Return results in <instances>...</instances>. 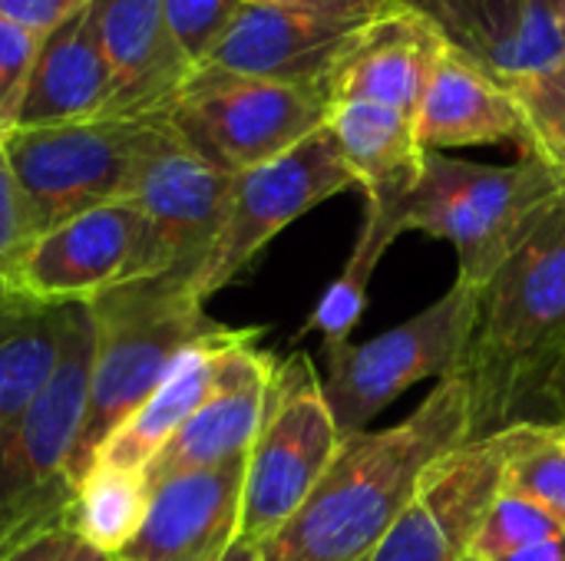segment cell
Instances as JSON below:
<instances>
[{
    "label": "cell",
    "instance_id": "cell-27",
    "mask_svg": "<svg viewBox=\"0 0 565 561\" xmlns=\"http://www.w3.org/2000/svg\"><path fill=\"white\" fill-rule=\"evenodd\" d=\"M565 60V0H526L516 33L480 66L500 83L516 86Z\"/></svg>",
    "mask_w": 565,
    "mask_h": 561
},
{
    "label": "cell",
    "instance_id": "cell-13",
    "mask_svg": "<svg viewBox=\"0 0 565 561\" xmlns=\"http://www.w3.org/2000/svg\"><path fill=\"white\" fill-rule=\"evenodd\" d=\"M507 430L437 460L371 561H463L503 483Z\"/></svg>",
    "mask_w": 565,
    "mask_h": 561
},
{
    "label": "cell",
    "instance_id": "cell-39",
    "mask_svg": "<svg viewBox=\"0 0 565 561\" xmlns=\"http://www.w3.org/2000/svg\"><path fill=\"white\" fill-rule=\"evenodd\" d=\"M60 561H113V559H109V555H103V552H96V549H89L86 542H79V539L73 536L70 549L63 552V559Z\"/></svg>",
    "mask_w": 565,
    "mask_h": 561
},
{
    "label": "cell",
    "instance_id": "cell-42",
    "mask_svg": "<svg viewBox=\"0 0 565 561\" xmlns=\"http://www.w3.org/2000/svg\"><path fill=\"white\" fill-rule=\"evenodd\" d=\"M13 291H17V288H13L10 281H3V278H0V301H3L7 294H13Z\"/></svg>",
    "mask_w": 565,
    "mask_h": 561
},
{
    "label": "cell",
    "instance_id": "cell-11",
    "mask_svg": "<svg viewBox=\"0 0 565 561\" xmlns=\"http://www.w3.org/2000/svg\"><path fill=\"white\" fill-rule=\"evenodd\" d=\"M354 185L328 122L278 159L235 175L222 235L192 281L195 294L205 301L222 291L281 228Z\"/></svg>",
    "mask_w": 565,
    "mask_h": 561
},
{
    "label": "cell",
    "instance_id": "cell-7",
    "mask_svg": "<svg viewBox=\"0 0 565 561\" xmlns=\"http://www.w3.org/2000/svg\"><path fill=\"white\" fill-rule=\"evenodd\" d=\"M162 116L89 119L13 129L0 139L36 231H50L89 208L126 202Z\"/></svg>",
    "mask_w": 565,
    "mask_h": 561
},
{
    "label": "cell",
    "instance_id": "cell-25",
    "mask_svg": "<svg viewBox=\"0 0 565 561\" xmlns=\"http://www.w3.org/2000/svg\"><path fill=\"white\" fill-rule=\"evenodd\" d=\"M500 489L530 499L565 529V423L520 420L507 427Z\"/></svg>",
    "mask_w": 565,
    "mask_h": 561
},
{
    "label": "cell",
    "instance_id": "cell-1",
    "mask_svg": "<svg viewBox=\"0 0 565 561\" xmlns=\"http://www.w3.org/2000/svg\"><path fill=\"white\" fill-rule=\"evenodd\" d=\"M470 440V387L447 377L397 427L344 436L305 506L262 546V561H371L424 473Z\"/></svg>",
    "mask_w": 565,
    "mask_h": 561
},
{
    "label": "cell",
    "instance_id": "cell-2",
    "mask_svg": "<svg viewBox=\"0 0 565 561\" xmlns=\"http://www.w3.org/2000/svg\"><path fill=\"white\" fill-rule=\"evenodd\" d=\"M563 360L565 188L480 294L477 331L454 374L470 387L473 440L520 423Z\"/></svg>",
    "mask_w": 565,
    "mask_h": 561
},
{
    "label": "cell",
    "instance_id": "cell-3",
    "mask_svg": "<svg viewBox=\"0 0 565 561\" xmlns=\"http://www.w3.org/2000/svg\"><path fill=\"white\" fill-rule=\"evenodd\" d=\"M93 311V380L89 407L76 440L70 489L93 466L109 433L166 380L175 360L228 327L205 314L189 278L149 274L122 281L89 301Z\"/></svg>",
    "mask_w": 565,
    "mask_h": 561
},
{
    "label": "cell",
    "instance_id": "cell-22",
    "mask_svg": "<svg viewBox=\"0 0 565 561\" xmlns=\"http://www.w3.org/2000/svg\"><path fill=\"white\" fill-rule=\"evenodd\" d=\"M328 129L341 145L358 188H364V208L381 212L394 225L397 205L424 172V145L414 116L377 103H338L328 112Z\"/></svg>",
    "mask_w": 565,
    "mask_h": 561
},
{
    "label": "cell",
    "instance_id": "cell-34",
    "mask_svg": "<svg viewBox=\"0 0 565 561\" xmlns=\"http://www.w3.org/2000/svg\"><path fill=\"white\" fill-rule=\"evenodd\" d=\"M89 3L93 0H0V17L43 36L66 17L86 10Z\"/></svg>",
    "mask_w": 565,
    "mask_h": 561
},
{
    "label": "cell",
    "instance_id": "cell-30",
    "mask_svg": "<svg viewBox=\"0 0 565 561\" xmlns=\"http://www.w3.org/2000/svg\"><path fill=\"white\" fill-rule=\"evenodd\" d=\"M510 93L526 116L533 152L559 169L565 149V60L533 79L510 86Z\"/></svg>",
    "mask_w": 565,
    "mask_h": 561
},
{
    "label": "cell",
    "instance_id": "cell-21",
    "mask_svg": "<svg viewBox=\"0 0 565 561\" xmlns=\"http://www.w3.org/2000/svg\"><path fill=\"white\" fill-rule=\"evenodd\" d=\"M242 334L245 331H225L222 337L189 347L175 360V367L166 374V380L109 433V440L99 446L93 463L113 466V470H129V473H146V466L159 456V450L215 393V387L222 380L225 350Z\"/></svg>",
    "mask_w": 565,
    "mask_h": 561
},
{
    "label": "cell",
    "instance_id": "cell-31",
    "mask_svg": "<svg viewBox=\"0 0 565 561\" xmlns=\"http://www.w3.org/2000/svg\"><path fill=\"white\" fill-rule=\"evenodd\" d=\"M162 7L175 40L199 69L205 56L215 50V43L225 36L245 0H162Z\"/></svg>",
    "mask_w": 565,
    "mask_h": 561
},
{
    "label": "cell",
    "instance_id": "cell-37",
    "mask_svg": "<svg viewBox=\"0 0 565 561\" xmlns=\"http://www.w3.org/2000/svg\"><path fill=\"white\" fill-rule=\"evenodd\" d=\"M493 561H565V532L563 536H553V539H543L536 546H526L520 552L500 555V559Z\"/></svg>",
    "mask_w": 565,
    "mask_h": 561
},
{
    "label": "cell",
    "instance_id": "cell-16",
    "mask_svg": "<svg viewBox=\"0 0 565 561\" xmlns=\"http://www.w3.org/2000/svg\"><path fill=\"white\" fill-rule=\"evenodd\" d=\"M258 331H245L222 364V380L215 393L189 417V423L159 450L146 466V483L156 486L179 473L215 470L232 460H245L268 403V387L275 374V357L255 347Z\"/></svg>",
    "mask_w": 565,
    "mask_h": 561
},
{
    "label": "cell",
    "instance_id": "cell-4",
    "mask_svg": "<svg viewBox=\"0 0 565 561\" xmlns=\"http://www.w3.org/2000/svg\"><path fill=\"white\" fill-rule=\"evenodd\" d=\"M563 172L536 152L513 165H480L424 152V172L397 205V231H427L457 248V278L487 288L563 195Z\"/></svg>",
    "mask_w": 565,
    "mask_h": 561
},
{
    "label": "cell",
    "instance_id": "cell-23",
    "mask_svg": "<svg viewBox=\"0 0 565 561\" xmlns=\"http://www.w3.org/2000/svg\"><path fill=\"white\" fill-rule=\"evenodd\" d=\"M60 341L63 304H43L23 291L0 301V433L50 380Z\"/></svg>",
    "mask_w": 565,
    "mask_h": 561
},
{
    "label": "cell",
    "instance_id": "cell-29",
    "mask_svg": "<svg viewBox=\"0 0 565 561\" xmlns=\"http://www.w3.org/2000/svg\"><path fill=\"white\" fill-rule=\"evenodd\" d=\"M565 529L550 516L543 513L540 506H533L530 499L523 496H513V493H497V499L490 503L483 522H480V532L473 539V555L493 561L500 555H510V552H520L526 546H536L543 539H553V536H563Z\"/></svg>",
    "mask_w": 565,
    "mask_h": 561
},
{
    "label": "cell",
    "instance_id": "cell-45",
    "mask_svg": "<svg viewBox=\"0 0 565 561\" xmlns=\"http://www.w3.org/2000/svg\"><path fill=\"white\" fill-rule=\"evenodd\" d=\"M113 561H116V559H113Z\"/></svg>",
    "mask_w": 565,
    "mask_h": 561
},
{
    "label": "cell",
    "instance_id": "cell-33",
    "mask_svg": "<svg viewBox=\"0 0 565 561\" xmlns=\"http://www.w3.org/2000/svg\"><path fill=\"white\" fill-rule=\"evenodd\" d=\"M36 238H40L36 222L0 145V278L10 281L13 288H17V271Z\"/></svg>",
    "mask_w": 565,
    "mask_h": 561
},
{
    "label": "cell",
    "instance_id": "cell-41",
    "mask_svg": "<svg viewBox=\"0 0 565 561\" xmlns=\"http://www.w3.org/2000/svg\"><path fill=\"white\" fill-rule=\"evenodd\" d=\"M248 3H331V0H248Z\"/></svg>",
    "mask_w": 565,
    "mask_h": 561
},
{
    "label": "cell",
    "instance_id": "cell-18",
    "mask_svg": "<svg viewBox=\"0 0 565 561\" xmlns=\"http://www.w3.org/2000/svg\"><path fill=\"white\" fill-rule=\"evenodd\" d=\"M447 43L450 40L411 7L384 13L367 23L324 73L321 86L328 103H377L414 116Z\"/></svg>",
    "mask_w": 565,
    "mask_h": 561
},
{
    "label": "cell",
    "instance_id": "cell-12",
    "mask_svg": "<svg viewBox=\"0 0 565 561\" xmlns=\"http://www.w3.org/2000/svg\"><path fill=\"white\" fill-rule=\"evenodd\" d=\"M404 7L401 0H331V3H248L205 56V69L318 83L341 50L377 17Z\"/></svg>",
    "mask_w": 565,
    "mask_h": 561
},
{
    "label": "cell",
    "instance_id": "cell-17",
    "mask_svg": "<svg viewBox=\"0 0 565 561\" xmlns=\"http://www.w3.org/2000/svg\"><path fill=\"white\" fill-rule=\"evenodd\" d=\"M89 20L113 73L106 116H162L195 73L166 20L162 0H93Z\"/></svg>",
    "mask_w": 565,
    "mask_h": 561
},
{
    "label": "cell",
    "instance_id": "cell-32",
    "mask_svg": "<svg viewBox=\"0 0 565 561\" xmlns=\"http://www.w3.org/2000/svg\"><path fill=\"white\" fill-rule=\"evenodd\" d=\"M40 33L0 17V139L17 129V112L36 60Z\"/></svg>",
    "mask_w": 565,
    "mask_h": 561
},
{
    "label": "cell",
    "instance_id": "cell-5",
    "mask_svg": "<svg viewBox=\"0 0 565 561\" xmlns=\"http://www.w3.org/2000/svg\"><path fill=\"white\" fill-rule=\"evenodd\" d=\"M318 83H275L199 66L166 109L175 136L225 175H242L295 149L328 122Z\"/></svg>",
    "mask_w": 565,
    "mask_h": 561
},
{
    "label": "cell",
    "instance_id": "cell-26",
    "mask_svg": "<svg viewBox=\"0 0 565 561\" xmlns=\"http://www.w3.org/2000/svg\"><path fill=\"white\" fill-rule=\"evenodd\" d=\"M397 238L401 235L391 228V222L384 215L364 208V225H361V235L354 241V251H351L341 278L318 301L305 334L318 331L324 337V347L344 344L351 337V331L358 327V321H361V314L367 308V288H371V278H374V268L381 265L384 251Z\"/></svg>",
    "mask_w": 565,
    "mask_h": 561
},
{
    "label": "cell",
    "instance_id": "cell-19",
    "mask_svg": "<svg viewBox=\"0 0 565 561\" xmlns=\"http://www.w3.org/2000/svg\"><path fill=\"white\" fill-rule=\"evenodd\" d=\"M414 122L424 152L497 142H516L520 155L533 152V136L513 93L454 43H447L434 69Z\"/></svg>",
    "mask_w": 565,
    "mask_h": 561
},
{
    "label": "cell",
    "instance_id": "cell-28",
    "mask_svg": "<svg viewBox=\"0 0 565 561\" xmlns=\"http://www.w3.org/2000/svg\"><path fill=\"white\" fill-rule=\"evenodd\" d=\"M414 13L427 17L457 50L483 63L503 46L520 20L526 0H401Z\"/></svg>",
    "mask_w": 565,
    "mask_h": 561
},
{
    "label": "cell",
    "instance_id": "cell-6",
    "mask_svg": "<svg viewBox=\"0 0 565 561\" xmlns=\"http://www.w3.org/2000/svg\"><path fill=\"white\" fill-rule=\"evenodd\" d=\"M480 294V288L457 278L440 301L381 337L328 347V380H321V387L341 440L364 433V427L414 384L430 377L440 384L460 370L477 331Z\"/></svg>",
    "mask_w": 565,
    "mask_h": 561
},
{
    "label": "cell",
    "instance_id": "cell-20",
    "mask_svg": "<svg viewBox=\"0 0 565 561\" xmlns=\"http://www.w3.org/2000/svg\"><path fill=\"white\" fill-rule=\"evenodd\" d=\"M109 99L113 73L86 7L40 36L17 129L103 119L109 112Z\"/></svg>",
    "mask_w": 565,
    "mask_h": 561
},
{
    "label": "cell",
    "instance_id": "cell-36",
    "mask_svg": "<svg viewBox=\"0 0 565 561\" xmlns=\"http://www.w3.org/2000/svg\"><path fill=\"white\" fill-rule=\"evenodd\" d=\"M70 542H73V532L66 529V522H56V526L36 532L30 542H23L7 561H60L63 552L70 549Z\"/></svg>",
    "mask_w": 565,
    "mask_h": 561
},
{
    "label": "cell",
    "instance_id": "cell-10",
    "mask_svg": "<svg viewBox=\"0 0 565 561\" xmlns=\"http://www.w3.org/2000/svg\"><path fill=\"white\" fill-rule=\"evenodd\" d=\"M232 182L235 175H225L195 155L162 112L129 192V202L142 215V258L136 278L179 274L195 281L222 235Z\"/></svg>",
    "mask_w": 565,
    "mask_h": 561
},
{
    "label": "cell",
    "instance_id": "cell-15",
    "mask_svg": "<svg viewBox=\"0 0 565 561\" xmlns=\"http://www.w3.org/2000/svg\"><path fill=\"white\" fill-rule=\"evenodd\" d=\"M245 460L149 486L146 519L116 561H222L238 542Z\"/></svg>",
    "mask_w": 565,
    "mask_h": 561
},
{
    "label": "cell",
    "instance_id": "cell-43",
    "mask_svg": "<svg viewBox=\"0 0 565 561\" xmlns=\"http://www.w3.org/2000/svg\"><path fill=\"white\" fill-rule=\"evenodd\" d=\"M559 172H563V179H565V149H563V159H559Z\"/></svg>",
    "mask_w": 565,
    "mask_h": 561
},
{
    "label": "cell",
    "instance_id": "cell-38",
    "mask_svg": "<svg viewBox=\"0 0 565 561\" xmlns=\"http://www.w3.org/2000/svg\"><path fill=\"white\" fill-rule=\"evenodd\" d=\"M543 403L559 417V423H565V360L556 367V374L550 377L546 393H543Z\"/></svg>",
    "mask_w": 565,
    "mask_h": 561
},
{
    "label": "cell",
    "instance_id": "cell-44",
    "mask_svg": "<svg viewBox=\"0 0 565 561\" xmlns=\"http://www.w3.org/2000/svg\"><path fill=\"white\" fill-rule=\"evenodd\" d=\"M463 561H487V559H480V555H473V552H470V555H467Z\"/></svg>",
    "mask_w": 565,
    "mask_h": 561
},
{
    "label": "cell",
    "instance_id": "cell-8",
    "mask_svg": "<svg viewBox=\"0 0 565 561\" xmlns=\"http://www.w3.org/2000/svg\"><path fill=\"white\" fill-rule=\"evenodd\" d=\"M341 433L308 354L275 364L265 420L245 460L238 539L265 546L328 473Z\"/></svg>",
    "mask_w": 565,
    "mask_h": 561
},
{
    "label": "cell",
    "instance_id": "cell-14",
    "mask_svg": "<svg viewBox=\"0 0 565 561\" xmlns=\"http://www.w3.org/2000/svg\"><path fill=\"white\" fill-rule=\"evenodd\" d=\"M139 258V208L129 198L109 202L43 231L17 271V291L43 304H89L103 291L132 281Z\"/></svg>",
    "mask_w": 565,
    "mask_h": 561
},
{
    "label": "cell",
    "instance_id": "cell-24",
    "mask_svg": "<svg viewBox=\"0 0 565 561\" xmlns=\"http://www.w3.org/2000/svg\"><path fill=\"white\" fill-rule=\"evenodd\" d=\"M149 506L146 473L93 463L70 489L66 529L89 549L116 559L139 532Z\"/></svg>",
    "mask_w": 565,
    "mask_h": 561
},
{
    "label": "cell",
    "instance_id": "cell-35",
    "mask_svg": "<svg viewBox=\"0 0 565 561\" xmlns=\"http://www.w3.org/2000/svg\"><path fill=\"white\" fill-rule=\"evenodd\" d=\"M66 522V509L63 513H36V516H0V561H7L23 542H30L36 532Z\"/></svg>",
    "mask_w": 565,
    "mask_h": 561
},
{
    "label": "cell",
    "instance_id": "cell-9",
    "mask_svg": "<svg viewBox=\"0 0 565 561\" xmlns=\"http://www.w3.org/2000/svg\"><path fill=\"white\" fill-rule=\"evenodd\" d=\"M93 311L63 304L60 357L33 403L0 433V516L63 513L70 466L89 407Z\"/></svg>",
    "mask_w": 565,
    "mask_h": 561
},
{
    "label": "cell",
    "instance_id": "cell-40",
    "mask_svg": "<svg viewBox=\"0 0 565 561\" xmlns=\"http://www.w3.org/2000/svg\"><path fill=\"white\" fill-rule=\"evenodd\" d=\"M222 561H262V549L258 546H248V542H235L225 555H222Z\"/></svg>",
    "mask_w": 565,
    "mask_h": 561
}]
</instances>
